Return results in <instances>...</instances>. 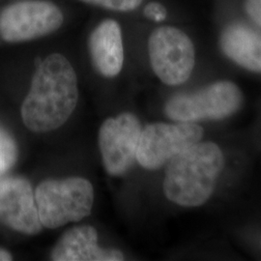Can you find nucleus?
<instances>
[{
	"label": "nucleus",
	"mask_w": 261,
	"mask_h": 261,
	"mask_svg": "<svg viewBox=\"0 0 261 261\" xmlns=\"http://www.w3.org/2000/svg\"><path fill=\"white\" fill-rule=\"evenodd\" d=\"M79 100L75 70L65 56L54 54L37 67L30 90L21 106L27 128L47 133L61 127L75 111Z\"/></svg>",
	"instance_id": "f257e3e1"
},
{
	"label": "nucleus",
	"mask_w": 261,
	"mask_h": 261,
	"mask_svg": "<svg viewBox=\"0 0 261 261\" xmlns=\"http://www.w3.org/2000/svg\"><path fill=\"white\" fill-rule=\"evenodd\" d=\"M224 168V155L213 142H196L168 162L164 192L184 207L202 205L214 191Z\"/></svg>",
	"instance_id": "f03ea898"
},
{
	"label": "nucleus",
	"mask_w": 261,
	"mask_h": 261,
	"mask_svg": "<svg viewBox=\"0 0 261 261\" xmlns=\"http://www.w3.org/2000/svg\"><path fill=\"white\" fill-rule=\"evenodd\" d=\"M35 201L43 226L57 228L90 215L94 202L93 186L85 178L48 179L36 188Z\"/></svg>",
	"instance_id": "7ed1b4c3"
},
{
	"label": "nucleus",
	"mask_w": 261,
	"mask_h": 261,
	"mask_svg": "<svg viewBox=\"0 0 261 261\" xmlns=\"http://www.w3.org/2000/svg\"><path fill=\"white\" fill-rule=\"evenodd\" d=\"M242 103L240 89L230 82H219L193 94L172 97L165 112L174 121L194 123L222 119L236 112Z\"/></svg>",
	"instance_id": "20e7f679"
},
{
	"label": "nucleus",
	"mask_w": 261,
	"mask_h": 261,
	"mask_svg": "<svg viewBox=\"0 0 261 261\" xmlns=\"http://www.w3.org/2000/svg\"><path fill=\"white\" fill-rule=\"evenodd\" d=\"M150 63L154 73L168 85L184 84L195 67V48L191 39L178 28L155 29L148 41Z\"/></svg>",
	"instance_id": "39448f33"
},
{
	"label": "nucleus",
	"mask_w": 261,
	"mask_h": 261,
	"mask_svg": "<svg viewBox=\"0 0 261 261\" xmlns=\"http://www.w3.org/2000/svg\"><path fill=\"white\" fill-rule=\"evenodd\" d=\"M63 14L46 0H24L7 6L0 14V36L20 43L47 36L63 23Z\"/></svg>",
	"instance_id": "423d86ee"
},
{
	"label": "nucleus",
	"mask_w": 261,
	"mask_h": 261,
	"mask_svg": "<svg viewBox=\"0 0 261 261\" xmlns=\"http://www.w3.org/2000/svg\"><path fill=\"white\" fill-rule=\"evenodd\" d=\"M202 137L203 129L195 123L150 124L141 130L137 160L142 168L158 169Z\"/></svg>",
	"instance_id": "0eeeda50"
},
{
	"label": "nucleus",
	"mask_w": 261,
	"mask_h": 261,
	"mask_svg": "<svg viewBox=\"0 0 261 261\" xmlns=\"http://www.w3.org/2000/svg\"><path fill=\"white\" fill-rule=\"evenodd\" d=\"M141 126L136 115L124 112L103 122L98 143L103 167L113 176L128 171L137 159Z\"/></svg>",
	"instance_id": "6e6552de"
},
{
	"label": "nucleus",
	"mask_w": 261,
	"mask_h": 261,
	"mask_svg": "<svg viewBox=\"0 0 261 261\" xmlns=\"http://www.w3.org/2000/svg\"><path fill=\"white\" fill-rule=\"evenodd\" d=\"M0 221L23 234L34 235L42 230L35 196L28 180L9 177L0 181Z\"/></svg>",
	"instance_id": "1a4fd4ad"
},
{
	"label": "nucleus",
	"mask_w": 261,
	"mask_h": 261,
	"mask_svg": "<svg viewBox=\"0 0 261 261\" xmlns=\"http://www.w3.org/2000/svg\"><path fill=\"white\" fill-rule=\"evenodd\" d=\"M50 257L55 261L124 260L120 251L99 247L98 233L90 225L69 229L56 243Z\"/></svg>",
	"instance_id": "9d476101"
},
{
	"label": "nucleus",
	"mask_w": 261,
	"mask_h": 261,
	"mask_svg": "<svg viewBox=\"0 0 261 261\" xmlns=\"http://www.w3.org/2000/svg\"><path fill=\"white\" fill-rule=\"evenodd\" d=\"M88 48L99 74L113 77L121 72L124 48L121 28L117 21L106 19L95 28L88 40Z\"/></svg>",
	"instance_id": "9b49d317"
},
{
	"label": "nucleus",
	"mask_w": 261,
	"mask_h": 261,
	"mask_svg": "<svg viewBox=\"0 0 261 261\" xmlns=\"http://www.w3.org/2000/svg\"><path fill=\"white\" fill-rule=\"evenodd\" d=\"M224 54L252 72H261V35L243 25H231L222 36Z\"/></svg>",
	"instance_id": "f8f14e48"
},
{
	"label": "nucleus",
	"mask_w": 261,
	"mask_h": 261,
	"mask_svg": "<svg viewBox=\"0 0 261 261\" xmlns=\"http://www.w3.org/2000/svg\"><path fill=\"white\" fill-rule=\"evenodd\" d=\"M18 151L9 134L0 129V172L9 169L16 162Z\"/></svg>",
	"instance_id": "ddd939ff"
},
{
	"label": "nucleus",
	"mask_w": 261,
	"mask_h": 261,
	"mask_svg": "<svg viewBox=\"0 0 261 261\" xmlns=\"http://www.w3.org/2000/svg\"><path fill=\"white\" fill-rule=\"evenodd\" d=\"M87 4L99 6L105 9L117 11V12H130L137 9L142 0H82Z\"/></svg>",
	"instance_id": "4468645a"
},
{
	"label": "nucleus",
	"mask_w": 261,
	"mask_h": 261,
	"mask_svg": "<svg viewBox=\"0 0 261 261\" xmlns=\"http://www.w3.org/2000/svg\"><path fill=\"white\" fill-rule=\"evenodd\" d=\"M144 15L155 21H162L167 18L166 8L157 2H151L144 8Z\"/></svg>",
	"instance_id": "2eb2a0df"
},
{
	"label": "nucleus",
	"mask_w": 261,
	"mask_h": 261,
	"mask_svg": "<svg viewBox=\"0 0 261 261\" xmlns=\"http://www.w3.org/2000/svg\"><path fill=\"white\" fill-rule=\"evenodd\" d=\"M247 10L252 19L261 27V0H248Z\"/></svg>",
	"instance_id": "dca6fc26"
},
{
	"label": "nucleus",
	"mask_w": 261,
	"mask_h": 261,
	"mask_svg": "<svg viewBox=\"0 0 261 261\" xmlns=\"http://www.w3.org/2000/svg\"><path fill=\"white\" fill-rule=\"evenodd\" d=\"M12 259H13V257L9 252L3 249H0V261H9Z\"/></svg>",
	"instance_id": "f3484780"
}]
</instances>
